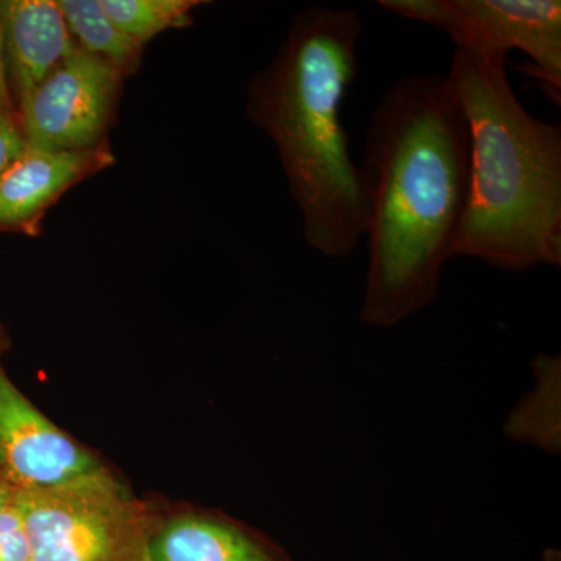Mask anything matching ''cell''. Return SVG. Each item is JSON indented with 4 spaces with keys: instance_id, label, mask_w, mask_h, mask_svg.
<instances>
[{
    "instance_id": "e0dca14e",
    "label": "cell",
    "mask_w": 561,
    "mask_h": 561,
    "mask_svg": "<svg viewBox=\"0 0 561 561\" xmlns=\"http://www.w3.org/2000/svg\"><path fill=\"white\" fill-rule=\"evenodd\" d=\"M541 561H561V553L559 549H546Z\"/></svg>"
},
{
    "instance_id": "277c9868",
    "label": "cell",
    "mask_w": 561,
    "mask_h": 561,
    "mask_svg": "<svg viewBox=\"0 0 561 561\" xmlns=\"http://www.w3.org/2000/svg\"><path fill=\"white\" fill-rule=\"evenodd\" d=\"M31 561H147L160 522L111 472L49 490H16Z\"/></svg>"
},
{
    "instance_id": "8992f818",
    "label": "cell",
    "mask_w": 561,
    "mask_h": 561,
    "mask_svg": "<svg viewBox=\"0 0 561 561\" xmlns=\"http://www.w3.org/2000/svg\"><path fill=\"white\" fill-rule=\"evenodd\" d=\"M125 77L113 62L79 47L16 110L28 146L55 151L105 146Z\"/></svg>"
},
{
    "instance_id": "3957f363",
    "label": "cell",
    "mask_w": 561,
    "mask_h": 561,
    "mask_svg": "<svg viewBox=\"0 0 561 561\" xmlns=\"http://www.w3.org/2000/svg\"><path fill=\"white\" fill-rule=\"evenodd\" d=\"M446 77L470 130V187L453 256L511 272L560 267V125L524 108L507 55L456 49Z\"/></svg>"
},
{
    "instance_id": "52a82bcc",
    "label": "cell",
    "mask_w": 561,
    "mask_h": 561,
    "mask_svg": "<svg viewBox=\"0 0 561 561\" xmlns=\"http://www.w3.org/2000/svg\"><path fill=\"white\" fill-rule=\"evenodd\" d=\"M110 472L32 404L0 365V476L16 490H49Z\"/></svg>"
},
{
    "instance_id": "2e32d148",
    "label": "cell",
    "mask_w": 561,
    "mask_h": 561,
    "mask_svg": "<svg viewBox=\"0 0 561 561\" xmlns=\"http://www.w3.org/2000/svg\"><path fill=\"white\" fill-rule=\"evenodd\" d=\"M14 493H16V489L11 486L10 483L0 476V512L7 511V508L13 505Z\"/></svg>"
},
{
    "instance_id": "7a4b0ae2",
    "label": "cell",
    "mask_w": 561,
    "mask_h": 561,
    "mask_svg": "<svg viewBox=\"0 0 561 561\" xmlns=\"http://www.w3.org/2000/svg\"><path fill=\"white\" fill-rule=\"evenodd\" d=\"M362 32L357 10L300 11L276 57L251 81L247 106L278 149L306 243L327 257H348L365 234L364 181L342 124Z\"/></svg>"
},
{
    "instance_id": "5bb4252c",
    "label": "cell",
    "mask_w": 561,
    "mask_h": 561,
    "mask_svg": "<svg viewBox=\"0 0 561 561\" xmlns=\"http://www.w3.org/2000/svg\"><path fill=\"white\" fill-rule=\"evenodd\" d=\"M18 111L0 110V176L27 149Z\"/></svg>"
},
{
    "instance_id": "6da1fadb",
    "label": "cell",
    "mask_w": 561,
    "mask_h": 561,
    "mask_svg": "<svg viewBox=\"0 0 561 561\" xmlns=\"http://www.w3.org/2000/svg\"><path fill=\"white\" fill-rule=\"evenodd\" d=\"M359 168L368 242L360 320L390 328L434 301L467 208L470 130L448 77H402L383 92Z\"/></svg>"
},
{
    "instance_id": "7c38bea8",
    "label": "cell",
    "mask_w": 561,
    "mask_h": 561,
    "mask_svg": "<svg viewBox=\"0 0 561 561\" xmlns=\"http://www.w3.org/2000/svg\"><path fill=\"white\" fill-rule=\"evenodd\" d=\"M110 20L128 38L146 46L161 32L191 24V11L201 0H101Z\"/></svg>"
},
{
    "instance_id": "9a60e30c",
    "label": "cell",
    "mask_w": 561,
    "mask_h": 561,
    "mask_svg": "<svg viewBox=\"0 0 561 561\" xmlns=\"http://www.w3.org/2000/svg\"><path fill=\"white\" fill-rule=\"evenodd\" d=\"M0 110H14L11 101L9 79H7L5 60H3L2 36H0Z\"/></svg>"
},
{
    "instance_id": "5b68a950",
    "label": "cell",
    "mask_w": 561,
    "mask_h": 561,
    "mask_svg": "<svg viewBox=\"0 0 561 561\" xmlns=\"http://www.w3.org/2000/svg\"><path fill=\"white\" fill-rule=\"evenodd\" d=\"M381 9L448 35L456 49L519 50L523 72L561 103L560 0H381Z\"/></svg>"
},
{
    "instance_id": "30bf717a",
    "label": "cell",
    "mask_w": 561,
    "mask_h": 561,
    "mask_svg": "<svg viewBox=\"0 0 561 561\" xmlns=\"http://www.w3.org/2000/svg\"><path fill=\"white\" fill-rule=\"evenodd\" d=\"M147 561H291L283 549L230 518L181 512L160 518Z\"/></svg>"
},
{
    "instance_id": "8fae6325",
    "label": "cell",
    "mask_w": 561,
    "mask_h": 561,
    "mask_svg": "<svg viewBox=\"0 0 561 561\" xmlns=\"http://www.w3.org/2000/svg\"><path fill=\"white\" fill-rule=\"evenodd\" d=\"M58 5L80 49L113 62L125 76L138 69L142 46L110 20L101 0H60Z\"/></svg>"
},
{
    "instance_id": "ba28073f",
    "label": "cell",
    "mask_w": 561,
    "mask_h": 561,
    "mask_svg": "<svg viewBox=\"0 0 561 561\" xmlns=\"http://www.w3.org/2000/svg\"><path fill=\"white\" fill-rule=\"evenodd\" d=\"M114 164L108 147L43 150L27 146L0 176V231L38 236L47 210L70 187Z\"/></svg>"
},
{
    "instance_id": "9c48e42d",
    "label": "cell",
    "mask_w": 561,
    "mask_h": 561,
    "mask_svg": "<svg viewBox=\"0 0 561 561\" xmlns=\"http://www.w3.org/2000/svg\"><path fill=\"white\" fill-rule=\"evenodd\" d=\"M0 36L16 110L79 49L55 0H0Z\"/></svg>"
},
{
    "instance_id": "4fadbf2b",
    "label": "cell",
    "mask_w": 561,
    "mask_h": 561,
    "mask_svg": "<svg viewBox=\"0 0 561 561\" xmlns=\"http://www.w3.org/2000/svg\"><path fill=\"white\" fill-rule=\"evenodd\" d=\"M31 541L14 504L0 512V561H31Z\"/></svg>"
},
{
    "instance_id": "ac0fdd59",
    "label": "cell",
    "mask_w": 561,
    "mask_h": 561,
    "mask_svg": "<svg viewBox=\"0 0 561 561\" xmlns=\"http://www.w3.org/2000/svg\"><path fill=\"white\" fill-rule=\"evenodd\" d=\"M3 348H5V339H3V332L0 330V353H2Z\"/></svg>"
}]
</instances>
